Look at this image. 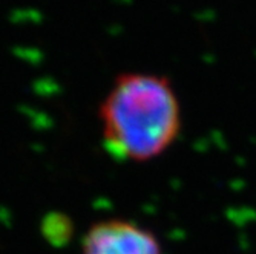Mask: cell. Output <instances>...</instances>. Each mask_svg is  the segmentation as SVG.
Returning a JSON list of instances; mask_svg holds the SVG:
<instances>
[{"label":"cell","instance_id":"1","mask_svg":"<svg viewBox=\"0 0 256 254\" xmlns=\"http://www.w3.org/2000/svg\"><path fill=\"white\" fill-rule=\"evenodd\" d=\"M103 146L118 161L144 163L164 153L181 130V112L168 78L123 74L100 107Z\"/></svg>","mask_w":256,"mask_h":254},{"label":"cell","instance_id":"2","mask_svg":"<svg viewBox=\"0 0 256 254\" xmlns=\"http://www.w3.org/2000/svg\"><path fill=\"white\" fill-rule=\"evenodd\" d=\"M83 254H162L154 233L129 221L110 219L92 227L83 241Z\"/></svg>","mask_w":256,"mask_h":254}]
</instances>
